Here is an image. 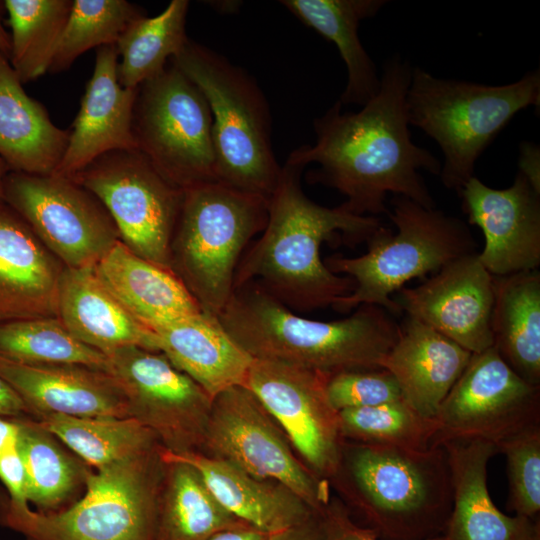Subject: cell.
<instances>
[{"instance_id":"cell-29","label":"cell","mask_w":540,"mask_h":540,"mask_svg":"<svg viewBox=\"0 0 540 540\" xmlns=\"http://www.w3.org/2000/svg\"><path fill=\"white\" fill-rule=\"evenodd\" d=\"M385 0H282L280 3L303 24L333 42L347 68V84L340 96L342 105L363 106L379 91L380 76L364 49L358 29L374 17Z\"/></svg>"},{"instance_id":"cell-24","label":"cell","mask_w":540,"mask_h":540,"mask_svg":"<svg viewBox=\"0 0 540 540\" xmlns=\"http://www.w3.org/2000/svg\"><path fill=\"white\" fill-rule=\"evenodd\" d=\"M164 462L195 468L216 500L248 525L273 534L303 523L316 511L286 486L255 478L234 465L201 452L173 454L160 447Z\"/></svg>"},{"instance_id":"cell-26","label":"cell","mask_w":540,"mask_h":540,"mask_svg":"<svg viewBox=\"0 0 540 540\" xmlns=\"http://www.w3.org/2000/svg\"><path fill=\"white\" fill-rule=\"evenodd\" d=\"M159 351L213 399L243 386L253 358L225 331L218 318L201 311L154 327Z\"/></svg>"},{"instance_id":"cell-34","label":"cell","mask_w":540,"mask_h":540,"mask_svg":"<svg viewBox=\"0 0 540 540\" xmlns=\"http://www.w3.org/2000/svg\"><path fill=\"white\" fill-rule=\"evenodd\" d=\"M73 0H5L11 27L9 62L22 84L48 72Z\"/></svg>"},{"instance_id":"cell-30","label":"cell","mask_w":540,"mask_h":540,"mask_svg":"<svg viewBox=\"0 0 540 540\" xmlns=\"http://www.w3.org/2000/svg\"><path fill=\"white\" fill-rule=\"evenodd\" d=\"M492 347L527 382L540 386V272L494 276Z\"/></svg>"},{"instance_id":"cell-16","label":"cell","mask_w":540,"mask_h":540,"mask_svg":"<svg viewBox=\"0 0 540 540\" xmlns=\"http://www.w3.org/2000/svg\"><path fill=\"white\" fill-rule=\"evenodd\" d=\"M328 374L279 361L255 359L243 384L281 426L303 463L330 481L344 441L339 413L326 392Z\"/></svg>"},{"instance_id":"cell-28","label":"cell","mask_w":540,"mask_h":540,"mask_svg":"<svg viewBox=\"0 0 540 540\" xmlns=\"http://www.w3.org/2000/svg\"><path fill=\"white\" fill-rule=\"evenodd\" d=\"M94 270L124 308L151 330L203 311L171 269L136 255L120 240Z\"/></svg>"},{"instance_id":"cell-48","label":"cell","mask_w":540,"mask_h":540,"mask_svg":"<svg viewBox=\"0 0 540 540\" xmlns=\"http://www.w3.org/2000/svg\"><path fill=\"white\" fill-rule=\"evenodd\" d=\"M4 10H6L4 1H0V53L9 59L11 52V36L6 31L2 23V15Z\"/></svg>"},{"instance_id":"cell-46","label":"cell","mask_w":540,"mask_h":540,"mask_svg":"<svg viewBox=\"0 0 540 540\" xmlns=\"http://www.w3.org/2000/svg\"><path fill=\"white\" fill-rule=\"evenodd\" d=\"M269 535L252 526L244 525L221 530L207 540H268Z\"/></svg>"},{"instance_id":"cell-37","label":"cell","mask_w":540,"mask_h":540,"mask_svg":"<svg viewBox=\"0 0 540 540\" xmlns=\"http://www.w3.org/2000/svg\"><path fill=\"white\" fill-rule=\"evenodd\" d=\"M344 440L424 451L437 444L439 426L403 399L339 411Z\"/></svg>"},{"instance_id":"cell-36","label":"cell","mask_w":540,"mask_h":540,"mask_svg":"<svg viewBox=\"0 0 540 540\" xmlns=\"http://www.w3.org/2000/svg\"><path fill=\"white\" fill-rule=\"evenodd\" d=\"M17 448L27 478V499L41 509L59 506L88 472L37 421L17 419Z\"/></svg>"},{"instance_id":"cell-18","label":"cell","mask_w":540,"mask_h":540,"mask_svg":"<svg viewBox=\"0 0 540 540\" xmlns=\"http://www.w3.org/2000/svg\"><path fill=\"white\" fill-rule=\"evenodd\" d=\"M458 195L470 225L484 235L478 259L493 276L536 270L540 264V193L518 172L511 186L495 189L477 177Z\"/></svg>"},{"instance_id":"cell-11","label":"cell","mask_w":540,"mask_h":540,"mask_svg":"<svg viewBox=\"0 0 540 540\" xmlns=\"http://www.w3.org/2000/svg\"><path fill=\"white\" fill-rule=\"evenodd\" d=\"M69 178L103 204L129 250L171 269L170 247L184 190L168 181L142 152L105 153Z\"/></svg>"},{"instance_id":"cell-12","label":"cell","mask_w":540,"mask_h":540,"mask_svg":"<svg viewBox=\"0 0 540 540\" xmlns=\"http://www.w3.org/2000/svg\"><path fill=\"white\" fill-rule=\"evenodd\" d=\"M201 453L286 486L316 512L330 502L329 481L303 463L281 426L244 386L213 398Z\"/></svg>"},{"instance_id":"cell-2","label":"cell","mask_w":540,"mask_h":540,"mask_svg":"<svg viewBox=\"0 0 540 540\" xmlns=\"http://www.w3.org/2000/svg\"><path fill=\"white\" fill-rule=\"evenodd\" d=\"M307 165L293 150L268 199V218L260 238L243 254L234 288L257 282L292 311L310 312L333 306L355 288L353 279L331 272L320 257L324 241L335 234L350 243L367 241L380 227L374 216H358L340 205L328 208L303 191L301 175Z\"/></svg>"},{"instance_id":"cell-43","label":"cell","mask_w":540,"mask_h":540,"mask_svg":"<svg viewBox=\"0 0 540 540\" xmlns=\"http://www.w3.org/2000/svg\"><path fill=\"white\" fill-rule=\"evenodd\" d=\"M268 540H324L321 511L301 524L270 534Z\"/></svg>"},{"instance_id":"cell-35","label":"cell","mask_w":540,"mask_h":540,"mask_svg":"<svg viewBox=\"0 0 540 540\" xmlns=\"http://www.w3.org/2000/svg\"><path fill=\"white\" fill-rule=\"evenodd\" d=\"M0 355L28 364H77L107 372V356L75 338L58 317L0 323Z\"/></svg>"},{"instance_id":"cell-4","label":"cell","mask_w":540,"mask_h":540,"mask_svg":"<svg viewBox=\"0 0 540 540\" xmlns=\"http://www.w3.org/2000/svg\"><path fill=\"white\" fill-rule=\"evenodd\" d=\"M330 481L359 516L358 525L381 540H429L446 530L453 496L440 443L415 451L344 440Z\"/></svg>"},{"instance_id":"cell-9","label":"cell","mask_w":540,"mask_h":540,"mask_svg":"<svg viewBox=\"0 0 540 540\" xmlns=\"http://www.w3.org/2000/svg\"><path fill=\"white\" fill-rule=\"evenodd\" d=\"M268 200L219 182L184 190L170 247L172 271L201 309L218 316L232 293L238 264L267 223Z\"/></svg>"},{"instance_id":"cell-5","label":"cell","mask_w":540,"mask_h":540,"mask_svg":"<svg viewBox=\"0 0 540 540\" xmlns=\"http://www.w3.org/2000/svg\"><path fill=\"white\" fill-rule=\"evenodd\" d=\"M540 106V71L504 85L438 78L412 67L406 93L410 125L440 147L442 184L457 193L474 176L477 159L521 110Z\"/></svg>"},{"instance_id":"cell-41","label":"cell","mask_w":540,"mask_h":540,"mask_svg":"<svg viewBox=\"0 0 540 540\" xmlns=\"http://www.w3.org/2000/svg\"><path fill=\"white\" fill-rule=\"evenodd\" d=\"M321 515L324 540H381L373 531L358 525L346 507L338 502L330 501L321 511ZM429 540H444V537Z\"/></svg>"},{"instance_id":"cell-19","label":"cell","mask_w":540,"mask_h":540,"mask_svg":"<svg viewBox=\"0 0 540 540\" xmlns=\"http://www.w3.org/2000/svg\"><path fill=\"white\" fill-rule=\"evenodd\" d=\"M118 59L116 45L97 48L67 149L52 175L69 178L105 153L137 149L132 116L138 88L119 84Z\"/></svg>"},{"instance_id":"cell-39","label":"cell","mask_w":540,"mask_h":540,"mask_svg":"<svg viewBox=\"0 0 540 540\" xmlns=\"http://www.w3.org/2000/svg\"><path fill=\"white\" fill-rule=\"evenodd\" d=\"M507 460L509 506L515 515L538 518L540 513V425L497 446Z\"/></svg>"},{"instance_id":"cell-31","label":"cell","mask_w":540,"mask_h":540,"mask_svg":"<svg viewBox=\"0 0 540 540\" xmlns=\"http://www.w3.org/2000/svg\"><path fill=\"white\" fill-rule=\"evenodd\" d=\"M164 463L153 540H207L221 530L248 525L216 500L195 468Z\"/></svg>"},{"instance_id":"cell-49","label":"cell","mask_w":540,"mask_h":540,"mask_svg":"<svg viewBox=\"0 0 540 540\" xmlns=\"http://www.w3.org/2000/svg\"><path fill=\"white\" fill-rule=\"evenodd\" d=\"M9 171L10 170L8 166L6 165V163L0 158V200H1V189H2L3 180Z\"/></svg>"},{"instance_id":"cell-40","label":"cell","mask_w":540,"mask_h":540,"mask_svg":"<svg viewBox=\"0 0 540 540\" xmlns=\"http://www.w3.org/2000/svg\"><path fill=\"white\" fill-rule=\"evenodd\" d=\"M326 392L330 404L338 412L403 399L396 379L384 368L344 370L331 374L327 379Z\"/></svg>"},{"instance_id":"cell-1","label":"cell","mask_w":540,"mask_h":540,"mask_svg":"<svg viewBox=\"0 0 540 540\" xmlns=\"http://www.w3.org/2000/svg\"><path fill=\"white\" fill-rule=\"evenodd\" d=\"M411 72L400 56L388 59L378 93L360 111L344 112L336 101L314 120L315 144L296 149L306 165L319 164L311 181L343 194L340 206L352 214H387L390 193L435 208L420 172L439 175L441 164L411 138L406 112Z\"/></svg>"},{"instance_id":"cell-20","label":"cell","mask_w":540,"mask_h":540,"mask_svg":"<svg viewBox=\"0 0 540 540\" xmlns=\"http://www.w3.org/2000/svg\"><path fill=\"white\" fill-rule=\"evenodd\" d=\"M447 455L452 509L444 540H540V520L501 512L487 487V466L498 453L491 442L476 438L438 441Z\"/></svg>"},{"instance_id":"cell-10","label":"cell","mask_w":540,"mask_h":540,"mask_svg":"<svg viewBox=\"0 0 540 540\" xmlns=\"http://www.w3.org/2000/svg\"><path fill=\"white\" fill-rule=\"evenodd\" d=\"M132 133L137 149L175 186L216 182L209 104L171 60L138 87Z\"/></svg>"},{"instance_id":"cell-6","label":"cell","mask_w":540,"mask_h":540,"mask_svg":"<svg viewBox=\"0 0 540 540\" xmlns=\"http://www.w3.org/2000/svg\"><path fill=\"white\" fill-rule=\"evenodd\" d=\"M171 61L209 104L216 182L268 200L281 166L273 152L269 104L255 79L191 40Z\"/></svg>"},{"instance_id":"cell-33","label":"cell","mask_w":540,"mask_h":540,"mask_svg":"<svg viewBox=\"0 0 540 540\" xmlns=\"http://www.w3.org/2000/svg\"><path fill=\"white\" fill-rule=\"evenodd\" d=\"M36 421L97 470L160 445L153 432L132 417L47 414Z\"/></svg>"},{"instance_id":"cell-3","label":"cell","mask_w":540,"mask_h":540,"mask_svg":"<svg viewBox=\"0 0 540 540\" xmlns=\"http://www.w3.org/2000/svg\"><path fill=\"white\" fill-rule=\"evenodd\" d=\"M331 322L297 315L257 282L236 288L217 316L231 338L252 358L279 361L331 375L382 368L400 325L376 305H360Z\"/></svg>"},{"instance_id":"cell-22","label":"cell","mask_w":540,"mask_h":540,"mask_svg":"<svg viewBox=\"0 0 540 540\" xmlns=\"http://www.w3.org/2000/svg\"><path fill=\"white\" fill-rule=\"evenodd\" d=\"M64 265L0 200V323L58 317Z\"/></svg>"},{"instance_id":"cell-21","label":"cell","mask_w":540,"mask_h":540,"mask_svg":"<svg viewBox=\"0 0 540 540\" xmlns=\"http://www.w3.org/2000/svg\"><path fill=\"white\" fill-rule=\"evenodd\" d=\"M0 376L36 417H130L119 384L99 369L77 364H28L0 355Z\"/></svg>"},{"instance_id":"cell-27","label":"cell","mask_w":540,"mask_h":540,"mask_svg":"<svg viewBox=\"0 0 540 540\" xmlns=\"http://www.w3.org/2000/svg\"><path fill=\"white\" fill-rule=\"evenodd\" d=\"M70 130L57 127L46 108L25 92L9 59L0 53V158L12 172L52 175Z\"/></svg>"},{"instance_id":"cell-45","label":"cell","mask_w":540,"mask_h":540,"mask_svg":"<svg viewBox=\"0 0 540 540\" xmlns=\"http://www.w3.org/2000/svg\"><path fill=\"white\" fill-rule=\"evenodd\" d=\"M29 410L15 389L0 376V416L11 419L22 418Z\"/></svg>"},{"instance_id":"cell-8","label":"cell","mask_w":540,"mask_h":540,"mask_svg":"<svg viewBox=\"0 0 540 540\" xmlns=\"http://www.w3.org/2000/svg\"><path fill=\"white\" fill-rule=\"evenodd\" d=\"M160 447L88 472L85 495L59 512L0 496V524L27 540H153L165 469Z\"/></svg>"},{"instance_id":"cell-14","label":"cell","mask_w":540,"mask_h":540,"mask_svg":"<svg viewBox=\"0 0 540 540\" xmlns=\"http://www.w3.org/2000/svg\"><path fill=\"white\" fill-rule=\"evenodd\" d=\"M106 356L129 416L170 453L202 452L213 401L205 390L161 352L126 346Z\"/></svg>"},{"instance_id":"cell-13","label":"cell","mask_w":540,"mask_h":540,"mask_svg":"<svg viewBox=\"0 0 540 540\" xmlns=\"http://www.w3.org/2000/svg\"><path fill=\"white\" fill-rule=\"evenodd\" d=\"M1 200L65 267H95L120 240L103 204L70 178L9 171Z\"/></svg>"},{"instance_id":"cell-7","label":"cell","mask_w":540,"mask_h":540,"mask_svg":"<svg viewBox=\"0 0 540 540\" xmlns=\"http://www.w3.org/2000/svg\"><path fill=\"white\" fill-rule=\"evenodd\" d=\"M390 204L387 215L396 233L381 226L367 240L365 254L324 261L331 272L355 282L354 290L333 304L334 310L349 312L366 304L400 314L401 307L391 295L405 283L476 252L474 236L461 219L404 196H393Z\"/></svg>"},{"instance_id":"cell-47","label":"cell","mask_w":540,"mask_h":540,"mask_svg":"<svg viewBox=\"0 0 540 540\" xmlns=\"http://www.w3.org/2000/svg\"><path fill=\"white\" fill-rule=\"evenodd\" d=\"M19 429L17 419L0 416V453L17 445Z\"/></svg>"},{"instance_id":"cell-25","label":"cell","mask_w":540,"mask_h":540,"mask_svg":"<svg viewBox=\"0 0 540 540\" xmlns=\"http://www.w3.org/2000/svg\"><path fill=\"white\" fill-rule=\"evenodd\" d=\"M58 318L75 338L105 355L126 346L160 352L156 334L124 308L94 267H64Z\"/></svg>"},{"instance_id":"cell-17","label":"cell","mask_w":540,"mask_h":540,"mask_svg":"<svg viewBox=\"0 0 540 540\" xmlns=\"http://www.w3.org/2000/svg\"><path fill=\"white\" fill-rule=\"evenodd\" d=\"M399 291L397 303L407 316L471 353L492 347L494 276L479 261L477 252L447 264L421 285Z\"/></svg>"},{"instance_id":"cell-32","label":"cell","mask_w":540,"mask_h":540,"mask_svg":"<svg viewBox=\"0 0 540 540\" xmlns=\"http://www.w3.org/2000/svg\"><path fill=\"white\" fill-rule=\"evenodd\" d=\"M189 1L172 0L157 16L133 21L119 38L118 81L138 88L160 74L189 40L185 24Z\"/></svg>"},{"instance_id":"cell-23","label":"cell","mask_w":540,"mask_h":540,"mask_svg":"<svg viewBox=\"0 0 540 540\" xmlns=\"http://www.w3.org/2000/svg\"><path fill=\"white\" fill-rule=\"evenodd\" d=\"M471 355L435 329L406 316L381 367L394 376L404 401L421 415L435 418Z\"/></svg>"},{"instance_id":"cell-15","label":"cell","mask_w":540,"mask_h":540,"mask_svg":"<svg viewBox=\"0 0 540 540\" xmlns=\"http://www.w3.org/2000/svg\"><path fill=\"white\" fill-rule=\"evenodd\" d=\"M436 442L476 438L497 446L540 425V386L514 372L490 347L471 358L439 406Z\"/></svg>"},{"instance_id":"cell-42","label":"cell","mask_w":540,"mask_h":540,"mask_svg":"<svg viewBox=\"0 0 540 540\" xmlns=\"http://www.w3.org/2000/svg\"><path fill=\"white\" fill-rule=\"evenodd\" d=\"M0 480L17 506L28 507L27 478L17 445L0 453Z\"/></svg>"},{"instance_id":"cell-38","label":"cell","mask_w":540,"mask_h":540,"mask_svg":"<svg viewBox=\"0 0 540 540\" xmlns=\"http://www.w3.org/2000/svg\"><path fill=\"white\" fill-rule=\"evenodd\" d=\"M143 16L141 8L126 0H73L48 72L69 69L91 48L116 45L127 27Z\"/></svg>"},{"instance_id":"cell-44","label":"cell","mask_w":540,"mask_h":540,"mask_svg":"<svg viewBox=\"0 0 540 540\" xmlns=\"http://www.w3.org/2000/svg\"><path fill=\"white\" fill-rule=\"evenodd\" d=\"M519 171L534 188L540 193V149L530 142H522L519 148Z\"/></svg>"}]
</instances>
